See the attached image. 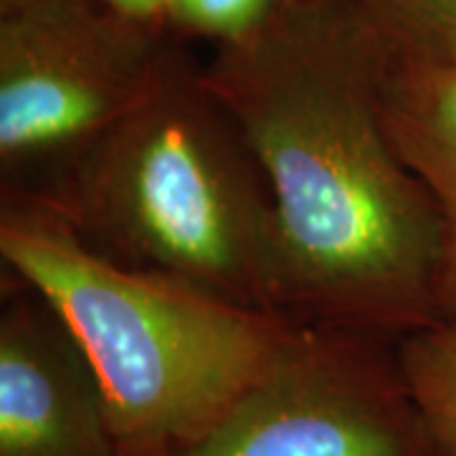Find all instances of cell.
Wrapping results in <instances>:
<instances>
[{
	"mask_svg": "<svg viewBox=\"0 0 456 456\" xmlns=\"http://www.w3.org/2000/svg\"><path fill=\"white\" fill-rule=\"evenodd\" d=\"M383 23L408 53L456 61V0H393Z\"/></svg>",
	"mask_w": 456,
	"mask_h": 456,
	"instance_id": "obj_10",
	"label": "cell"
},
{
	"mask_svg": "<svg viewBox=\"0 0 456 456\" xmlns=\"http://www.w3.org/2000/svg\"><path fill=\"white\" fill-rule=\"evenodd\" d=\"M0 259L79 340L122 456H175L196 444L297 327L102 259L31 193L0 191Z\"/></svg>",
	"mask_w": 456,
	"mask_h": 456,
	"instance_id": "obj_3",
	"label": "cell"
},
{
	"mask_svg": "<svg viewBox=\"0 0 456 456\" xmlns=\"http://www.w3.org/2000/svg\"><path fill=\"white\" fill-rule=\"evenodd\" d=\"M383 114L398 155L439 206L441 320H456V61L408 53L395 44Z\"/></svg>",
	"mask_w": 456,
	"mask_h": 456,
	"instance_id": "obj_7",
	"label": "cell"
},
{
	"mask_svg": "<svg viewBox=\"0 0 456 456\" xmlns=\"http://www.w3.org/2000/svg\"><path fill=\"white\" fill-rule=\"evenodd\" d=\"M395 340L297 322L274 362L175 456H439Z\"/></svg>",
	"mask_w": 456,
	"mask_h": 456,
	"instance_id": "obj_5",
	"label": "cell"
},
{
	"mask_svg": "<svg viewBox=\"0 0 456 456\" xmlns=\"http://www.w3.org/2000/svg\"><path fill=\"white\" fill-rule=\"evenodd\" d=\"M393 53L362 3L284 0L203 71L272 185L294 322L403 338L441 320L439 206L383 114Z\"/></svg>",
	"mask_w": 456,
	"mask_h": 456,
	"instance_id": "obj_1",
	"label": "cell"
},
{
	"mask_svg": "<svg viewBox=\"0 0 456 456\" xmlns=\"http://www.w3.org/2000/svg\"><path fill=\"white\" fill-rule=\"evenodd\" d=\"M112 11L119 16L137 20V23H158L160 18L167 16V3L170 0H104Z\"/></svg>",
	"mask_w": 456,
	"mask_h": 456,
	"instance_id": "obj_11",
	"label": "cell"
},
{
	"mask_svg": "<svg viewBox=\"0 0 456 456\" xmlns=\"http://www.w3.org/2000/svg\"><path fill=\"white\" fill-rule=\"evenodd\" d=\"M38 198L102 259L287 317L259 155L206 74L173 53L145 97Z\"/></svg>",
	"mask_w": 456,
	"mask_h": 456,
	"instance_id": "obj_2",
	"label": "cell"
},
{
	"mask_svg": "<svg viewBox=\"0 0 456 456\" xmlns=\"http://www.w3.org/2000/svg\"><path fill=\"white\" fill-rule=\"evenodd\" d=\"M395 342L436 454L456 456V320L419 327Z\"/></svg>",
	"mask_w": 456,
	"mask_h": 456,
	"instance_id": "obj_8",
	"label": "cell"
},
{
	"mask_svg": "<svg viewBox=\"0 0 456 456\" xmlns=\"http://www.w3.org/2000/svg\"><path fill=\"white\" fill-rule=\"evenodd\" d=\"M281 3L284 0H170L165 18L231 46L256 36L277 16Z\"/></svg>",
	"mask_w": 456,
	"mask_h": 456,
	"instance_id": "obj_9",
	"label": "cell"
},
{
	"mask_svg": "<svg viewBox=\"0 0 456 456\" xmlns=\"http://www.w3.org/2000/svg\"><path fill=\"white\" fill-rule=\"evenodd\" d=\"M147 23L104 0H3L0 191L44 196L158 82Z\"/></svg>",
	"mask_w": 456,
	"mask_h": 456,
	"instance_id": "obj_4",
	"label": "cell"
},
{
	"mask_svg": "<svg viewBox=\"0 0 456 456\" xmlns=\"http://www.w3.org/2000/svg\"><path fill=\"white\" fill-rule=\"evenodd\" d=\"M355 3L368 5L375 16L380 18V20H386V16H388V11H391V5H393V0H355Z\"/></svg>",
	"mask_w": 456,
	"mask_h": 456,
	"instance_id": "obj_12",
	"label": "cell"
},
{
	"mask_svg": "<svg viewBox=\"0 0 456 456\" xmlns=\"http://www.w3.org/2000/svg\"><path fill=\"white\" fill-rule=\"evenodd\" d=\"M0 456H122L79 340L11 272L0 307Z\"/></svg>",
	"mask_w": 456,
	"mask_h": 456,
	"instance_id": "obj_6",
	"label": "cell"
}]
</instances>
